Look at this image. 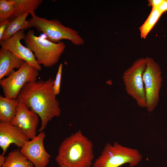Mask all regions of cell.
Returning a JSON list of instances; mask_svg holds the SVG:
<instances>
[{
  "instance_id": "obj_6",
  "label": "cell",
  "mask_w": 167,
  "mask_h": 167,
  "mask_svg": "<svg viewBox=\"0 0 167 167\" xmlns=\"http://www.w3.org/2000/svg\"><path fill=\"white\" fill-rule=\"evenodd\" d=\"M147 64V58L135 61L123 73L122 78L127 94L140 107L146 108V101L143 75Z\"/></svg>"
},
{
  "instance_id": "obj_10",
  "label": "cell",
  "mask_w": 167,
  "mask_h": 167,
  "mask_svg": "<svg viewBox=\"0 0 167 167\" xmlns=\"http://www.w3.org/2000/svg\"><path fill=\"white\" fill-rule=\"evenodd\" d=\"M26 36L24 30H20L10 38L0 41L1 48L12 52L30 65L41 71L42 69L41 66L34 54L20 42L21 40L25 39Z\"/></svg>"
},
{
  "instance_id": "obj_7",
  "label": "cell",
  "mask_w": 167,
  "mask_h": 167,
  "mask_svg": "<svg viewBox=\"0 0 167 167\" xmlns=\"http://www.w3.org/2000/svg\"><path fill=\"white\" fill-rule=\"evenodd\" d=\"M147 64L143 75L147 111L152 112L158 105L162 79L160 67L154 59L147 57Z\"/></svg>"
},
{
  "instance_id": "obj_17",
  "label": "cell",
  "mask_w": 167,
  "mask_h": 167,
  "mask_svg": "<svg viewBox=\"0 0 167 167\" xmlns=\"http://www.w3.org/2000/svg\"><path fill=\"white\" fill-rule=\"evenodd\" d=\"M33 163L19 149L10 152L6 157L5 161L2 167H34Z\"/></svg>"
},
{
  "instance_id": "obj_25",
  "label": "cell",
  "mask_w": 167,
  "mask_h": 167,
  "mask_svg": "<svg viewBox=\"0 0 167 167\" xmlns=\"http://www.w3.org/2000/svg\"><path fill=\"white\" fill-rule=\"evenodd\" d=\"M60 167H67L65 165H62Z\"/></svg>"
},
{
  "instance_id": "obj_3",
  "label": "cell",
  "mask_w": 167,
  "mask_h": 167,
  "mask_svg": "<svg viewBox=\"0 0 167 167\" xmlns=\"http://www.w3.org/2000/svg\"><path fill=\"white\" fill-rule=\"evenodd\" d=\"M26 47L34 53L40 64L50 67L57 63L66 48L64 43H54L42 36L35 35V32L29 30L24 39Z\"/></svg>"
},
{
  "instance_id": "obj_20",
  "label": "cell",
  "mask_w": 167,
  "mask_h": 167,
  "mask_svg": "<svg viewBox=\"0 0 167 167\" xmlns=\"http://www.w3.org/2000/svg\"><path fill=\"white\" fill-rule=\"evenodd\" d=\"M62 64H60L59 66L57 74L54 80L53 89L55 94L57 95L60 91V87L61 79Z\"/></svg>"
},
{
  "instance_id": "obj_22",
  "label": "cell",
  "mask_w": 167,
  "mask_h": 167,
  "mask_svg": "<svg viewBox=\"0 0 167 167\" xmlns=\"http://www.w3.org/2000/svg\"><path fill=\"white\" fill-rule=\"evenodd\" d=\"M163 0H149L148 5L152 6V8H157L162 2Z\"/></svg>"
},
{
  "instance_id": "obj_8",
  "label": "cell",
  "mask_w": 167,
  "mask_h": 167,
  "mask_svg": "<svg viewBox=\"0 0 167 167\" xmlns=\"http://www.w3.org/2000/svg\"><path fill=\"white\" fill-rule=\"evenodd\" d=\"M39 70L25 62L16 71L0 80L4 97L16 99L21 90L27 83L36 81Z\"/></svg>"
},
{
  "instance_id": "obj_23",
  "label": "cell",
  "mask_w": 167,
  "mask_h": 167,
  "mask_svg": "<svg viewBox=\"0 0 167 167\" xmlns=\"http://www.w3.org/2000/svg\"><path fill=\"white\" fill-rule=\"evenodd\" d=\"M160 11L162 14L167 11V0H163L161 4L157 8Z\"/></svg>"
},
{
  "instance_id": "obj_1",
  "label": "cell",
  "mask_w": 167,
  "mask_h": 167,
  "mask_svg": "<svg viewBox=\"0 0 167 167\" xmlns=\"http://www.w3.org/2000/svg\"><path fill=\"white\" fill-rule=\"evenodd\" d=\"M54 80L50 77L45 81L27 83L16 99L40 117L41 125L39 132L43 131L53 118L61 114L59 103L53 89Z\"/></svg>"
},
{
  "instance_id": "obj_5",
  "label": "cell",
  "mask_w": 167,
  "mask_h": 167,
  "mask_svg": "<svg viewBox=\"0 0 167 167\" xmlns=\"http://www.w3.org/2000/svg\"><path fill=\"white\" fill-rule=\"evenodd\" d=\"M142 156L137 149L123 146L118 142L108 143L95 160L93 167H118L127 163L130 166L137 165Z\"/></svg>"
},
{
  "instance_id": "obj_18",
  "label": "cell",
  "mask_w": 167,
  "mask_h": 167,
  "mask_svg": "<svg viewBox=\"0 0 167 167\" xmlns=\"http://www.w3.org/2000/svg\"><path fill=\"white\" fill-rule=\"evenodd\" d=\"M162 14L157 8H152L147 19L139 28L141 38H146Z\"/></svg>"
},
{
  "instance_id": "obj_9",
  "label": "cell",
  "mask_w": 167,
  "mask_h": 167,
  "mask_svg": "<svg viewBox=\"0 0 167 167\" xmlns=\"http://www.w3.org/2000/svg\"><path fill=\"white\" fill-rule=\"evenodd\" d=\"M45 137L44 132H40L34 139L27 142L20 150L35 167H46L51 158L44 147V140Z\"/></svg>"
},
{
  "instance_id": "obj_2",
  "label": "cell",
  "mask_w": 167,
  "mask_h": 167,
  "mask_svg": "<svg viewBox=\"0 0 167 167\" xmlns=\"http://www.w3.org/2000/svg\"><path fill=\"white\" fill-rule=\"evenodd\" d=\"M93 148L92 142L79 130L61 143L55 161L60 167H90L94 158Z\"/></svg>"
},
{
  "instance_id": "obj_19",
  "label": "cell",
  "mask_w": 167,
  "mask_h": 167,
  "mask_svg": "<svg viewBox=\"0 0 167 167\" xmlns=\"http://www.w3.org/2000/svg\"><path fill=\"white\" fill-rule=\"evenodd\" d=\"M14 11L11 0H0V18L10 19Z\"/></svg>"
},
{
  "instance_id": "obj_13",
  "label": "cell",
  "mask_w": 167,
  "mask_h": 167,
  "mask_svg": "<svg viewBox=\"0 0 167 167\" xmlns=\"http://www.w3.org/2000/svg\"><path fill=\"white\" fill-rule=\"evenodd\" d=\"M25 62L10 51L0 49V80L9 75L15 68L19 69Z\"/></svg>"
},
{
  "instance_id": "obj_4",
  "label": "cell",
  "mask_w": 167,
  "mask_h": 167,
  "mask_svg": "<svg viewBox=\"0 0 167 167\" xmlns=\"http://www.w3.org/2000/svg\"><path fill=\"white\" fill-rule=\"evenodd\" d=\"M28 21L30 23L29 28H35L38 31L42 32L46 39L51 42L58 43L63 39H66L76 45L84 44V39L78 31L64 26L57 19L48 20L36 15Z\"/></svg>"
},
{
  "instance_id": "obj_12",
  "label": "cell",
  "mask_w": 167,
  "mask_h": 167,
  "mask_svg": "<svg viewBox=\"0 0 167 167\" xmlns=\"http://www.w3.org/2000/svg\"><path fill=\"white\" fill-rule=\"evenodd\" d=\"M29 139L19 128L10 123L0 122V147L4 155L11 144L21 148Z\"/></svg>"
},
{
  "instance_id": "obj_14",
  "label": "cell",
  "mask_w": 167,
  "mask_h": 167,
  "mask_svg": "<svg viewBox=\"0 0 167 167\" xmlns=\"http://www.w3.org/2000/svg\"><path fill=\"white\" fill-rule=\"evenodd\" d=\"M19 102L0 96V122L10 123L15 116Z\"/></svg>"
},
{
  "instance_id": "obj_11",
  "label": "cell",
  "mask_w": 167,
  "mask_h": 167,
  "mask_svg": "<svg viewBox=\"0 0 167 167\" xmlns=\"http://www.w3.org/2000/svg\"><path fill=\"white\" fill-rule=\"evenodd\" d=\"M39 117L24 103L19 102L16 114L10 123L19 128L29 139H32L36 136Z\"/></svg>"
},
{
  "instance_id": "obj_16",
  "label": "cell",
  "mask_w": 167,
  "mask_h": 167,
  "mask_svg": "<svg viewBox=\"0 0 167 167\" xmlns=\"http://www.w3.org/2000/svg\"><path fill=\"white\" fill-rule=\"evenodd\" d=\"M29 14L24 13L11 20L1 40L10 38L20 30L29 29L30 23L26 20Z\"/></svg>"
},
{
  "instance_id": "obj_24",
  "label": "cell",
  "mask_w": 167,
  "mask_h": 167,
  "mask_svg": "<svg viewBox=\"0 0 167 167\" xmlns=\"http://www.w3.org/2000/svg\"><path fill=\"white\" fill-rule=\"evenodd\" d=\"M6 160V157L4 156V155L1 154L0 155V167H2L4 164V163Z\"/></svg>"
},
{
  "instance_id": "obj_21",
  "label": "cell",
  "mask_w": 167,
  "mask_h": 167,
  "mask_svg": "<svg viewBox=\"0 0 167 167\" xmlns=\"http://www.w3.org/2000/svg\"><path fill=\"white\" fill-rule=\"evenodd\" d=\"M10 21L9 19L0 18V40H1Z\"/></svg>"
},
{
  "instance_id": "obj_15",
  "label": "cell",
  "mask_w": 167,
  "mask_h": 167,
  "mask_svg": "<svg viewBox=\"0 0 167 167\" xmlns=\"http://www.w3.org/2000/svg\"><path fill=\"white\" fill-rule=\"evenodd\" d=\"M14 6L13 14L10 19L12 20L20 15L26 13L35 16L34 11L41 4L42 0H11Z\"/></svg>"
}]
</instances>
